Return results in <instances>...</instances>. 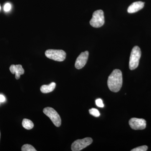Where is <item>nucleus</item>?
Listing matches in <instances>:
<instances>
[{"label":"nucleus","mask_w":151,"mask_h":151,"mask_svg":"<svg viewBox=\"0 0 151 151\" xmlns=\"http://www.w3.org/2000/svg\"><path fill=\"white\" fill-rule=\"evenodd\" d=\"M108 88L112 92H117L120 91L123 84V77L121 70L115 69L108 77Z\"/></svg>","instance_id":"obj_1"},{"label":"nucleus","mask_w":151,"mask_h":151,"mask_svg":"<svg viewBox=\"0 0 151 151\" xmlns=\"http://www.w3.org/2000/svg\"><path fill=\"white\" fill-rule=\"evenodd\" d=\"M141 56V51L139 47L136 46L132 49L130 55L129 66L130 70H134L137 68Z\"/></svg>","instance_id":"obj_2"},{"label":"nucleus","mask_w":151,"mask_h":151,"mask_svg":"<svg viewBox=\"0 0 151 151\" xmlns=\"http://www.w3.org/2000/svg\"><path fill=\"white\" fill-rule=\"evenodd\" d=\"M45 55L49 59L61 62L65 60L66 54L65 51L61 50L49 49L45 51Z\"/></svg>","instance_id":"obj_3"},{"label":"nucleus","mask_w":151,"mask_h":151,"mask_svg":"<svg viewBox=\"0 0 151 151\" xmlns=\"http://www.w3.org/2000/svg\"><path fill=\"white\" fill-rule=\"evenodd\" d=\"M105 23L104 12L102 10L95 11L90 21V24L93 27L99 28L103 26Z\"/></svg>","instance_id":"obj_4"},{"label":"nucleus","mask_w":151,"mask_h":151,"mask_svg":"<svg viewBox=\"0 0 151 151\" xmlns=\"http://www.w3.org/2000/svg\"><path fill=\"white\" fill-rule=\"evenodd\" d=\"M43 113L50 119L53 124L56 127H60L61 120L60 116L53 108L51 107H47L43 110Z\"/></svg>","instance_id":"obj_5"},{"label":"nucleus","mask_w":151,"mask_h":151,"mask_svg":"<svg viewBox=\"0 0 151 151\" xmlns=\"http://www.w3.org/2000/svg\"><path fill=\"white\" fill-rule=\"evenodd\" d=\"M92 142V139L90 137L77 140L72 143L71 147V150L73 151H81L91 145Z\"/></svg>","instance_id":"obj_6"},{"label":"nucleus","mask_w":151,"mask_h":151,"mask_svg":"<svg viewBox=\"0 0 151 151\" xmlns=\"http://www.w3.org/2000/svg\"><path fill=\"white\" fill-rule=\"evenodd\" d=\"M130 127L135 130H143L146 127V121L145 119L132 118L129 121Z\"/></svg>","instance_id":"obj_7"},{"label":"nucleus","mask_w":151,"mask_h":151,"mask_svg":"<svg viewBox=\"0 0 151 151\" xmlns=\"http://www.w3.org/2000/svg\"><path fill=\"white\" fill-rule=\"evenodd\" d=\"M89 56V52L86 51L82 52L77 57L76 61L75 66L77 69H80L83 68L86 65Z\"/></svg>","instance_id":"obj_8"},{"label":"nucleus","mask_w":151,"mask_h":151,"mask_svg":"<svg viewBox=\"0 0 151 151\" xmlns=\"http://www.w3.org/2000/svg\"><path fill=\"white\" fill-rule=\"evenodd\" d=\"M12 74H15V78L19 79L20 76L24 73V70L21 65H12L9 68Z\"/></svg>","instance_id":"obj_9"},{"label":"nucleus","mask_w":151,"mask_h":151,"mask_svg":"<svg viewBox=\"0 0 151 151\" xmlns=\"http://www.w3.org/2000/svg\"><path fill=\"white\" fill-rule=\"evenodd\" d=\"M145 6V3L142 1H137L133 3L128 8V12L132 14L137 12L143 8Z\"/></svg>","instance_id":"obj_10"},{"label":"nucleus","mask_w":151,"mask_h":151,"mask_svg":"<svg viewBox=\"0 0 151 151\" xmlns=\"http://www.w3.org/2000/svg\"><path fill=\"white\" fill-rule=\"evenodd\" d=\"M56 86V84L54 82H52L49 85H42L40 88L41 92L43 93H49L53 91Z\"/></svg>","instance_id":"obj_11"},{"label":"nucleus","mask_w":151,"mask_h":151,"mask_svg":"<svg viewBox=\"0 0 151 151\" xmlns=\"http://www.w3.org/2000/svg\"><path fill=\"white\" fill-rule=\"evenodd\" d=\"M22 125L24 129L27 130L32 129L34 126L33 123L31 120L25 119L23 120Z\"/></svg>","instance_id":"obj_12"},{"label":"nucleus","mask_w":151,"mask_h":151,"mask_svg":"<svg viewBox=\"0 0 151 151\" xmlns=\"http://www.w3.org/2000/svg\"><path fill=\"white\" fill-rule=\"evenodd\" d=\"M22 151H36V150L31 145L26 144L22 147Z\"/></svg>","instance_id":"obj_13"},{"label":"nucleus","mask_w":151,"mask_h":151,"mask_svg":"<svg viewBox=\"0 0 151 151\" xmlns=\"http://www.w3.org/2000/svg\"><path fill=\"white\" fill-rule=\"evenodd\" d=\"M89 113L90 115L94 116V117H98L100 116V114L99 111L96 108H92L89 109Z\"/></svg>","instance_id":"obj_14"},{"label":"nucleus","mask_w":151,"mask_h":151,"mask_svg":"<svg viewBox=\"0 0 151 151\" xmlns=\"http://www.w3.org/2000/svg\"><path fill=\"white\" fill-rule=\"evenodd\" d=\"M148 150V147L147 146L144 145L140 146L137 147L132 150V151H146Z\"/></svg>","instance_id":"obj_15"},{"label":"nucleus","mask_w":151,"mask_h":151,"mask_svg":"<svg viewBox=\"0 0 151 151\" xmlns=\"http://www.w3.org/2000/svg\"><path fill=\"white\" fill-rule=\"evenodd\" d=\"M95 103H96V105L98 107H100V108H103L104 107V105L103 104V101L102 99H97L95 101Z\"/></svg>","instance_id":"obj_16"},{"label":"nucleus","mask_w":151,"mask_h":151,"mask_svg":"<svg viewBox=\"0 0 151 151\" xmlns=\"http://www.w3.org/2000/svg\"><path fill=\"white\" fill-rule=\"evenodd\" d=\"M11 9V5L9 3H7L4 6V10L5 12H7L10 10Z\"/></svg>","instance_id":"obj_17"},{"label":"nucleus","mask_w":151,"mask_h":151,"mask_svg":"<svg viewBox=\"0 0 151 151\" xmlns=\"http://www.w3.org/2000/svg\"><path fill=\"white\" fill-rule=\"evenodd\" d=\"M5 97L1 94H0V102H4L5 101Z\"/></svg>","instance_id":"obj_18"},{"label":"nucleus","mask_w":151,"mask_h":151,"mask_svg":"<svg viewBox=\"0 0 151 151\" xmlns=\"http://www.w3.org/2000/svg\"><path fill=\"white\" fill-rule=\"evenodd\" d=\"M0 138H1V132H0Z\"/></svg>","instance_id":"obj_19"},{"label":"nucleus","mask_w":151,"mask_h":151,"mask_svg":"<svg viewBox=\"0 0 151 151\" xmlns=\"http://www.w3.org/2000/svg\"><path fill=\"white\" fill-rule=\"evenodd\" d=\"M1 6H0V10H1Z\"/></svg>","instance_id":"obj_20"}]
</instances>
